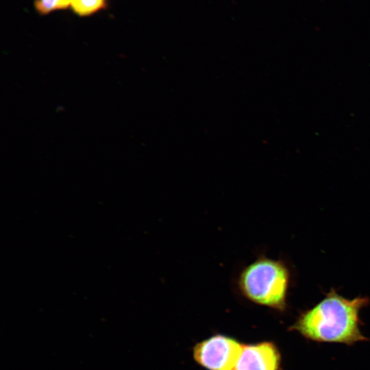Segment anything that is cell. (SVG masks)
Here are the masks:
<instances>
[{
	"label": "cell",
	"instance_id": "4",
	"mask_svg": "<svg viewBox=\"0 0 370 370\" xmlns=\"http://www.w3.org/2000/svg\"><path fill=\"white\" fill-rule=\"evenodd\" d=\"M281 357L272 342L243 345L234 370H280Z\"/></svg>",
	"mask_w": 370,
	"mask_h": 370
},
{
	"label": "cell",
	"instance_id": "5",
	"mask_svg": "<svg viewBox=\"0 0 370 370\" xmlns=\"http://www.w3.org/2000/svg\"><path fill=\"white\" fill-rule=\"evenodd\" d=\"M71 5L75 13L79 16H88L103 8L105 0H71Z\"/></svg>",
	"mask_w": 370,
	"mask_h": 370
},
{
	"label": "cell",
	"instance_id": "6",
	"mask_svg": "<svg viewBox=\"0 0 370 370\" xmlns=\"http://www.w3.org/2000/svg\"><path fill=\"white\" fill-rule=\"evenodd\" d=\"M69 5H71V0H36L34 2L36 10L42 14L67 8Z\"/></svg>",
	"mask_w": 370,
	"mask_h": 370
},
{
	"label": "cell",
	"instance_id": "2",
	"mask_svg": "<svg viewBox=\"0 0 370 370\" xmlns=\"http://www.w3.org/2000/svg\"><path fill=\"white\" fill-rule=\"evenodd\" d=\"M289 278L282 261L261 255L240 271L236 282L241 295L251 302L284 310Z\"/></svg>",
	"mask_w": 370,
	"mask_h": 370
},
{
	"label": "cell",
	"instance_id": "1",
	"mask_svg": "<svg viewBox=\"0 0 370 370\" xmlns=\"http://www.w3.org/2000/svg\"><path fill=\"white\" fill-rule=\"evenodd\" d=\"M368 301L362 297L349 299L332 290L312 308L301 314L290 330L317 342L352 345L367 341L360 329L359 312Z\"/></svg>",
	"mask_w": 370,
	"mask_h": 370
},
{
	"label": "cell",
	"instance_id": "3",
	"mask_svg": "<svg viewBox=\"0 0 370 370\" xmlns=\"http://www.w3.org/2000/svg\"><path fill=\"white\" fill-rule=\"evenodd\" d=\"M243 345L235 338L216 334L193 347L195 360L208 370H234Z\"/></svg>",
	"mask_w": 370,
	"mask_h": 370
}]
</instances>
